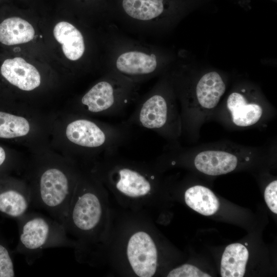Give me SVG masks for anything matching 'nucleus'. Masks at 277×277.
<instances>
[{"instance_id":"obj_1","label":"nucleus","mask_w":277,"mask_h":277,"mask_svg":"<svg viewBox=\"0 0 277 277\" xmlns=\"http://www.w3.org/2000/svg\"><path fill=\"white\" fill-rule=\"evenodd\" d=\"M50 118L51 148L77 163L114 154L131 134L126 123L113 125L69 110L50 114Z\"/></svg>"},{"instance_id":"obj_2","label":"nucleus","mask_w":277,"mask_h":277,"mask_svg":"<svg viewBox=\"0 0 277 277\" xmlns=\"http://www.w3.org/2000/svg\"><path fill=\"white\" fill-rule=\"evenodd\" d=\"M82 169L78 163L50 147L29 152L22 173L30 190L31 206L64 225Z\"/></svg>"},{"instance_id":"obj_3","label":"nucleus","mask_w":277,"mask_h":277,"mask_svg":"<svg viewBox=\"0 0 277 277\" xmlns=\"http://www.w3.org/2000/svg\"><path fill=\"white\" fill-rule=\"evenodd\" d=\"M104 39L106 70H111L137 84L151 79L172 62L161 48L123 33L113 25Z\"/></svg>"},{"instance_id":"obj_4","label":"nucleus","mask_w":277,"mask_h":277,"mask_svg":"<svg viewBox=\"0 0 277 277\" xmlns=\"http://www.w3.org/2000/svg\"><path fill=\"white\" fill-rule=\"evenodd\" d=\"M112 23L129 33L155 36L185 14L187 0H108Z\"/></svg>"},{"instance_id":"obj_5","label":"nucleus","mask_w":277,"mask_h":277,"mask_svg":"<svg viewBox=\"0 0 277 277\" xmlns=\"http://www.w3.org/2000/svg\"><path fill=\"white\" fill-rule=\"evenodd\" d=\"M140 85L111 70L68 110L94 117L119 114L138 100Z\"/></svg>"},{"instance_id":"obj_6","label":"nucleus","mask_w":277,"mask_h":277,"mask_svg":"<svg viewBox=\"0 0 277 277\" xmlns=\"http://www.w3.org/2000/svg\"><path fill=\"white\" fill-rule=\"evenodd\" d=\"M99 184L90 170L82 169L64 223L68 234L86 241L98 231L103 215Z\"/></svg>"},{"instance_id":"obj_7","label":"nucleus","mask_w":277,"mask_h":277,"mask_svg":"<svg viewBox=\"0 0 277 277\" xmlns=\"http://www.w3.org/2000/svg\"><path fill=\"white\" fill-rule=\"evenodd\" d=\"M18 241L14 250L31 263L45 249L75 245L68 236L64 225L51 217L35 212H27L16 219Z\"/></svg>"},{"instance_id":"obj_8","label":"nucleus","mask_w":277,"mask_h":277,"mask_svg":"<svg viewBox=\"0 0 277 277\" xmlns=\"http://www.w3.org/2000/svg\"><path fill=\"white\" fill-rule=\"evenodd\" d=\"M164 79L159 81L138 101L126 123L156 132L163 131L169 119V103Z\"/></svg>"},{"instance_id":"obj_9","label":"nucleus","mask_w":277,"mask_h":277,"mask_svg":"<svg viewBox=\"0 0 277 277\" xmlns=\"http://www.w3.org/2000/svg\"><path fill=\"white\" fill-rule=\"evenodd\" d=\"M127 256L134 272L140 277H151L155 273L157 252L150 235L145 231L133 233L129 239Z\"/></svg>"},{"instance_id":"obj_10","label":"nucleus","mask_w":277,"mask_h":277,"mask_svg":"<svg viewBox=\"0 0 277 277\" xmlns=\"http://www.w3.org/2000/svg\"><path fill=\"white\" fill-rule=\"evenodd\" d=\"M31 206L28 186L22 178L8 175L0 179V213L17 219Z\"/></svg>"},{"instance_id":"obj_11","label":"nucleus","mask_w":277,"mask_h":277,"mask_svg":"<svg viewBox=\"0 0 277 277\" xmlns=\"http://www.w3.org/2000/svg\"><path fill=\"white\" fill-rule=\"evenodd\" d=\"M107 171V179L124 195L132 197L144 196L152 189V179L136 167L125 163H116Z\"/></svg>"},{"instance_id":"obj_12","label":"nucleus","mask_w":277,"mask_h":277,"mask_svg":"<svg viewBox=\"0 0 277 277\" xmlns=\"http://www.w3.org/2000/svg\"><path fill=\"white\" fill-rule=\"evenodd\" d=\"M0 71L10 84L23 92H31L42 84V77L37 69L22 57L5 60Z\"/></svg>"},{"instance_id":"obj_13","label":"nucleus","mask_w":277,"mask_h":277,"mask_svg":"<svg viewBox=\"0 0 277 277\" xmlns=\"http://www.w3.org/2000/svg\"><path fill=\"white\" fill-rule=\"evenodd\" d=\"M53 35L62 45L63 53L68 59L76 61L84 55L86 44L84 35L74 25L66 21L60 22L55 26Z\"/></svg>"},{"instance_id":"obj_14","label":"nucleus","mask_w":277,"mask_h":277,"mask_svg":"<svg viewBox=\"0 0 277 277\" xmlns=\"http://www.w3.org/2000/svg\"><path fill=\"white\" fill-rule=\"evenodd\" d=\"M196 168L209 175H219L234 170L238 164L237 157L228 152L222 151H202L194 161Z\"/></svg>"},{"instance_id":"obj_15","label":"nucleus","mask_w":277,"mask_h":277,"mask_svg":"<svg viewBox=\"0 0 277 277\" xmlns=\"http://www.w3.org/2000/svg\"><path fill=\"white\" fill-rule=\"evenodd\" d=\"M226 90V84L216 71H210L200 78L195 87V95L200 105L212 109L217 106Z\"/></svg>"},{"instance_id":"obj_16","label":"nucleus","mask_w":277,"mask_h":277,"mask_svg":"<svg viewBox=\"0 0 277 277\" xmlns=\"http://www.w3.org/2000/svg\"><path fill=\"white\" fill-rule=\"evenodd\" d=\"M233 122L236 126H251L259 121L263 113L262 108L256 103H249L246 97L240 92H232L227 100Z\"/></svg>"},{"instance_id":"obj_17","label":"nucleus","mask_w":277,"mask_h":277,"mask_svg":"<svg viewBox=\"0 0 277 277\" xmlns=\"http://www.w3.org/2000/svg\"><path fill=\"white\" fill-rule=\"evenodd\" d=\"M35 35L32 26L18 16H12L0 23V42L7 46L25 43Z\"/></svg>"},{"instance_id":"obj_18","label":"nucleus","mask_w":277,"mask_h":277,"mask_svg":"<svg viewBox=\"0 0 277 277\" xmlns=\"http://www.w3.org/2000/svg\"><path fill=\"white\" fill-rule=\"evenodd\" d=\"M248 257V251L244 245L234 243L227 246L221 260V276L243 277Z\"/></svg>"},{"instance_id":"obj_19","label":"nucleus","mask_w":277,"mask_h":277,"mask_svg":"<svg viewBox=\"0 0 277 277\" xmlns=\"http://www.w3.org/2000/svg\"><path fill=\"white\" fill-rule=\"evenodd\" d=\"M185 201L190 208L206 216L214 214L220 206L219 200L213 192L201 185L188 188L185 193Z\"/></svg>"},{"instance_id":"obj_20","label":"nucleus","mask_w":277,"mask_h":277,"mask_svg":"<svg viewBox=\"0 0 277 277\" xmlns=\"http://www.w3.org/2000/svg\"><path fill=\"white\" fill-rule=\"evenodd\" d=\"M73 1L76 7L83 10L95 12L99 14L108 27L113 24L108 0Z\"/></svg>"},{"instance_id":"obj_21","label":"nucleus","mask_w":277,"mask_h":277,"mask_svg":"<svg viewBox=\"0 0 277 277\" xmlns=\"http://www.w3.org/2000/svg\"><path fill=\"white\" fill-rule=\"evenodd\" d=\"M26 157L22 155L11 156L0 146V179L8 176V173L15 170L22 173L25 165Z\"/></svg>"},{"instance_id":"obj_22","label":"nucleus","mask_w":277,"mask_h":277,"mask_svg":"<svg viewBox=\"0 0 277 277\" xmlns=\"http://www.w3.org/2000/svg\"><path fill=\"white\" fill-rule=\"evenodd\" d=\"M15 275L11 252L0 233V277H13Z\"/></svg>"},{"instance_id":"obj_23","label":"nucleus","mask_w":277,"mask_h":277,"mask_svg":"<svg viewBox=\"0 0 277 277\" xmlns=\"http://www.w3.org/2000/svg\"><path fill=\"white\" fill-rule=\"evenodd\" d=\"M168 277H210L211 276L196 267L190 264H184L171 271Z\"/></svg>"},{"instance_id":"obj_24","label":"nucleus","mask_w":277,"mask_h":277,"mask_svg":"<svg viewBox=\"0 0 277 277\" xmlns=\"http://www.w3.org/2000/svg\"><path fill=\"white\" fill-rule=\"evenodd\" d=\"M277 181L271 182L266 188L264 198L267 205L274 213H277Z\"/></svg>"}]
</instances>
